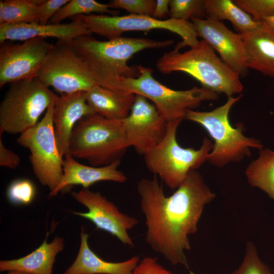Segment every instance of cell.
I'll return each instance as SVG.
<instances>
[{
    "mask_svg": "<svg viewBox=\"0 0 274 274\" xmlns=\"http://www.w3.org/2000/svg\"><path fill=\"white\" fill-rule=\"evenodd\" d=\"M169 196L155 177L137 184L141 208L146 218V241L172 264L190 270L184 251L190 249L188 236L197 229L204 206L215 197L201 175L191 170Z\"/></svg>",
    "mask_w": 274,
    "mask_h": 274,
    "instance_id": "1",
    "label": "cell"
},
{
    "mask_svg": "<svg viewBox=\"0 0 274 274\" xmlns=\"http://www.w3.org/2000/svg\"><path fill=\"white\" fill-rule=\"evenodd\" d=\"M91 35L79 37L68 43L86 59L96 84L121 95L129 94L124 90L122 80L136 78L139 75L137 65L127 64L135 53L147 49L166 48L174 43L170 40L156 41L122 36L101 41Z\"/></svg>",
    "mask_w": 274,
    "mask_h": 274,
    "instance_id": "2",
    "label": "cell"
},
{
    "mask_svg": "<svg viewBox=\"0 0 274 274\" xmlns=\"http://www.w3.org/2000/svg\"><path fill=\"white\" fill-rule=\"evenodd\" d=\"M156 67L164 74L183 72L202 85L228 97L241 93L244 86L240 77L226 65L203 40L189 50L180 52L173 50L163 54L157 61Z\"/></svg>",
    "mask_w": 274,
    "mask_h": 274,
    "instance_id": "3",
    "label": "cell"
},
{
    "mask_svg": "<svg viewBox=\"0 0 274 274\" xmlns=\"http://www.w3.org/2000/svg\"><path fill=\"white\" fill-rule=\"evenodd\" d=\"M130 147L122 120L105 118L96 113L76 124L69 142V154L86 160L91 166H103L121 160Z\"/></svg>",
    "mask_w": 274,
    "mask_h": 274,
    "instance_id": "4",
    "label": "cell"
},
{
    "mask_svg": "<svg viewBox=\"0 0 274 274\" xmlns=\"http://www.w3.org/2000/svg\"><path fill=\"white\" fill-rule=\"evenodd\" d=\"M242 95L228 97L223 105L209 112L188 110L185 119L203 127L214 141L213 148L208 155L207 161L217 166H223L230 162L238 161L251 155L250 148L261 149L260 142L245 136L242 127H233L229 120L232 107Z\"/></svg>",
    "mask_w": 274,
    "mask_h": 274,
    "instance_id": "5",
    "label": "cell"
},
{
    "mask_svg": "<svg viewBox=\"0 0 274 274\" xmlns=\"http://www.w3.org/2000/svg\"><path fill=\"white\" fill-rule=\"evenodd\" d=\"M58 96L37 77L10 84L0 104V134H22L39 122Z\"/></svg>",
    "mask_w": 274,
    "mask_h": 274,
    "instance_id": "6",
    "label": "cell"
},
{
    "mask_svg": "<svg viewBox=\"0 0 274 274\" xmlns=\"http://www.w3.org/2000/svg\"><path fill=\"white\" fill-rule=\"evenodd\" d=\"M182 120L167 123L165 136L156 146L145 154L148 170L158 176L169 188H177L192 170L199 168L206 160L213 145L205 138L200 148H185L176 139L178 126Z\"/></svg>",
    "mask_w": 274,
    "mask_h": 274,
    "instance_id": "7",
    "label": "cell"
},
{
    "mask_svg": "<svg viewBox=\"0 0 274 274\" xmlns=\"http://www.w3.org/2000/svg\"><path fill=\"white\" fill-rule=\"evenodd\" d=\"M136 78H123L121 84L129 94H139L150 100L161 116L168 123L185 119L188 110L199 107L204 101L215 100L218 94L203 87L176 90L157 81L149 67L137 65Z\"/></svg>",
    "mask_w": 274,
    "mask_h": 274,
    "instance_id": "8",
    "label": "cell"
},
{
    "mask_svg": "<svg viewBox=\"0 0 274 274\" xmlns=\"http://www.w3.org/2000/svg\"><path fill=\"white\" fill-rule=\"evenodd\" d=\"M87 29L90 33L106 38L108 40L122 37V34L131 31H149L164 29L179 35L182 41L174 49L179 51L186 46H196L199 41L191 21L173 18L158 20L153 17L129 14L123 16H108L104 14L77 15L70 18Z\"/></svg>",
    "mask_w": 274,
    "mask_h": 274,
    "instance_id": "9",
    "label": "cell"
},
{
    "mask_svg": "<svg viewBox=\"0 0 274 274\" xmlns=\"http://www.w3.org/2000/svg\"><path fill=\"white\" fill-rule=\"evenodd\" d=\"M36 77L60 95L86 92L96 84L83 56L69 43L60 41L53 45Z\"/></svg>",
    "mask_w": 274,
    "mask_h": 274,
    "instance_id": "10",
    "label": "cell"
},
{
    "mask_svg": "<svg viewBox=\"0 0 274 274\" xmlns=\"http://www.w3.org/2000/svg\"><path fill=\"white\" fill-rule=\"evenodd\" d=\"M54 103L49 107L36 125L20 134L16 140L29 150L34 174L50 192L57 187L63 176V157L57 147L53 126Z\"/></svg>",
    "mask_w": 274,
    "mask_h": 274,
    "instance_id": "11",
    "label": "cell"
},
{
    "mask_svg": "<svg viewBox=\"0 0 274 274\" xmlns=\"http://www.w3.org/2000/svg\"><path fill=\"white\" fill-rule=\"evenodd\" d=\"M54 44L36 38L21 43L6 41L0 46V87L36 77Z\"/></svg>",
    "mask_w": 274,
    "mask_h": 274,
    "instance_id": "12",
    "label": "cell"
},
{
    "mask_svg": "<svg viewBox=\"0 0 274 274\" xmlns=\"http://www.w3.org/2000/svg\"><path fill=\"white\" fill-rule=\"evenodd\" d=\"M72 196L86 207L87 212H72L92 222L98 229L116 237L124 245L133 248L134 243L128 231L139 223L137 219L120 212L118 208L99 192L88 188L72 191Z\"/></svg>",
    "mask_w": 274,
    "mask_h": 274,
    "instance_id": "13",
    "label": "cell"
},
{
    "mask_svg": "<svg viewBox=\"0 0 274 274\" xmlns=\"http://www.w3.org/2000/svg\"><path fill=\"white\" fill-rule=\"evenodd\" d=\"M122 122L130 146L143 155L161 141L167 126L154 104L139 94H135L130 113Z\"/></svg>",
    "mask_w": 274,
    "mask_h": 274,
    "instance_id": "14",
    "label": "cell"
},
{
    "mask_svg": "<svg viewBox=\"0 0 274 274\" xmlns=\"http://www.w3.org/2000/svg\"><path fill=\"white\" fill-rule=\"evenodd\" d=\"M198 37L216 51L222 60L240 78L247 75L248 57L240 33H235L221 21L209 18H192Z\"/></svg>",
    "mask_w": 274,
    "mask_h": 274,
    "instance_id": "15",
    "label": "cell"
},
{
    "mask_svg": "<svg viewBox=\"0 0 274 274\" xmlns=\"http://www.w3.org/2000/svg\"><path fill=\"white\" fill-rule=\"evenodd\" d=\"M86 92L61 94L54 103V133L58 150L63 158L70 155L69 142L76 124L84 117L95 113L87 102Z\"/></svg>",
    "mask_w": 274,
    "mask_h": 274,
    "instance_id": "16",
    "label": "cell"
},
{
    "mask_svg": "<svg viewBox=\"0 0 274 274\" xmlns=\"http://www.w3.org/2000/svg\"><path fill=\"white\" fill-rule=\"evenodd\" d=\"M121 160L116 161L103 166H88L81 164L70 155L64 157L62 162L63 176L57 187L50 192V197L56 196L59 192L74 185H80L88 188L102 181H111L123 183L127 178L118 169Z\"/></svg>",
    "mask_w": 274,
    "mask_h": 274,
    "instance_id": "17",
    "label": "cell"
},
{
    "mask_svg": "<svg viewBox=\"0 0 274 274\" xmlns=\"http://www.w3.org/2000/svg\"><path fill=\"white\" fill-rule=\"evenodd\" d=\"M91 33L81 25L72 21L68 23L47 24L14 23L0 24V43L24 41L36 38H54L58 41L71 42Z\"/></svg>",
    "mask_w": 274,
    "mask_h": 274,
    "instance_id": "18",
    "label": "cell"
},
{
    "mask_svg": "<svg viewBox=\"0 0 274 274\" xmlns=\"http://www.w3.org/2000/svg\"><path fill=\"white\" fill-rule=\"evenodd\" d=\"M88 237L89 235L85 232L82 227L77 257L63 274H133L140 261L138 256H134L122 262L106 261L90 249L88 243Z\"/></svg>",
    "mask_w": 274,
    "mask_h": 274,
    "instance_id": "19",
    "label": "cell"
},
{
    "mask_svg": "<svg viewBox=\"0 0 274 274\" xmlns=\"http://www.w3.org/2000/svg\"><path fill=\"white\" fill-rule=\"evenodd\" d=\"M258 22L257 27L241 34L248 57V66L274 78V29Z\"/></svg>",
    "mask_w": 274,
    "mask_h": 274,
    "instance_id": "20",
    "label": "cell"
},
{
    "mask_svg": "<svg viewBox=\"0 0 274 274\" xmlns=\"http://www.w3.org/2000/svg\"><path fill=\"white\" fill-rule=\"evenodd\" d=\"M49 233L42 244L35 251L23 257L1 260L0 271H19L30 274H52L57 254L64 248V239L56 237L47 242Z\"/></svg>",
    "mask_w": 274,
    "mask_h": 274,
    "instance_id": "21",
    "label": "cell"
},
{
    "mask_svg": "<svg viewBox=\"0 0 274 274\" xmlns=\"http://www.w3.org/2000/svg\"><path fill=\"white\" fill-rule=\"evenodd\" d=\"M135 94L121 95L97 84L86 92V100L94 112L108 119L123 120L130 113Z\"/></svg>",
    "mask_w": 274,
    "mask_h": 274,
    "instance_id": "22",
    "label": "cell"
},
{
    "mask_svg": "<svg viewBox=\"0 0 274 274\" xmlns=\"http://www.w3.org/2000/svg\"><path fill=\"white\" fill-rule=\"evenodd\" d=\"M206 18L230 22L238 33L249 31L259 24L231 0H204Z\"/></svg>",
    "mask_w": 274,
    "mask_h": 274,
    "instance_id": "23",
    "label": "cell"
},
{
    "mask_svg": "<svg viewBox=\"0 0 274 274\" xmlns=\"http://www.w3.org/2000/svg\"><path fill=\"white\" fill-rule=\"evenodd\" d=\"M249 183L265 192L274 200V151L260 149L259 157L246 170Z\"/></svg>",
    "mask_w": 274,
    "mask_h": 274,
    "instance_id": "24",
    "label": "cell"
},
{
    "mask_svg": "<svg viewBox=\"0 0 274 274\" xmlns=\"http://www.w3.org/2000/svg\"><path fill=\"white\" fill-rule=\"evenodd\" d=\"M41 0L0 1V24L38 23V6Z\"/></svg>",
    "mask_w": 274,
    "mask_h": 274,
    "instance_id": "25",
    "label": "cell"
},
{
    "mask_svg": "<svg viewBox=\"0 0 274 274\" xmlns=\"http://www.w3.org/2000/svg\"><path fill=\"white\" fill-rule=\"evenodd\" d=\"M114 11L110 10L108 4L100 3L94 0H71L62 6L50 20L51 24H59L67 18L89 15L93 13H111Z\"/></svg>",
    "mask_w": 274,
    "mask_h": 274,
    "instance_id": "26",
    "label": "cell"
},
{
    "mask_svg": "<svg viewBox=\"0 0 274 274\" xmlns=\"http://www.w3.org/2000/svg\"><path fill=\"white\" fill-rule=\"evenodd\" d=\"M170 18L188 20L206 18L204 0H170Z\"/></svg>",
    "mask_w": 274,
    "mask_h": 274,
    "instance_id": "27",
    "label": "cell"
},
{
    "mask_svg": "<svg viewBox=\"0 0 274 274\" xmlns=\"http://www.w3.org/2000/svg\"><path fill=\"white\" fill-rule=\"evenodd\" d=\"M36 193V187L29 180L19 179L12 181L7 190L9 201L15 205H27L33 200Z\"/></svg>",
    "mask_w": 274,
    "mask_h": 274,
    "instance_id": "28",
    "label": "cell"
},
{
    "mask_svg": "<svg viewBox=\"0 0 274 274\" xmlns=\"http://www.w3.org/2000/svg\"><path fill=\"white\" fill-rule=\"evenodd\" d=\"M232 274H273V273L260 259L254 245L252 243H248L243 261Z\"/></svg>",
    "mask_w": 274,
    "mask_h": 274,
    "instance_id": "29",
    "label": "cell"
},
{
    "mask_svg": "<svg viewBox=\"0 0 274 274\" xmlns=\"http://www.w3.org/2000/svg\"><path fill=\"white\" fill-rule=\"evenodd\" d=\"M234 3L256 21L274 14V0H233Z\"/></svg>",
    "mask_w": 274,
    "mask_h": 274,
    "instance_id": "30",
    "label": "cell"
},
{
    "mask_svg": "<svg viewBox=\"0 0 274 274\" xmlns=\"http://www.w3.org/2000/svg\"><path fill=\"white\" fill-rule=\"evenodd\" d=\"M156 1L154 0H111L110 8L124 9L131 14L153 17Z\"/></svg>",
    "mask_w": 274,
    "mask_h": 274,
    "instance_id": "31",
    "label": "cell"
},
{
    "mask_svg": "<svg viewBox=\"0 0 274 274\" xmlns=\"http://www.w3.org/2000/svg\"><path fill=\"white\" fill-rule=\"evenodd\" d=\"M68 0H41L38 6L39 23L42 25L48 24L56 12Z\"/></svg>",
    "mask_w": 274,
    "mask_h": 274,
    "instance_id": "32",
    "label": "cell"
},
{
    "mask_svg": "<svg viewBox=\"0 0 274 274\" xmlns=\"http://www.w3.org/2000/svg\"><path fill=\"white\" fill-rule=\"evenodd\" d=\"M133 274H175L160 264L155 257L146 256L141 260Z\"/></svg>",
    "mask_w": 274,
    "mask_h": 274,
    "instance_id": "33",
    "label": "cell"
},
{
    "mask_svg": "<svg viewBox=\"0 0 274 274\" xmlns=\"http://www.w3.org/2000/svg\"><path fill=\"white\" fill-rule=\"evenodd\" d=\"M20 162L19 156L5 146L0 134V166L15 169L18 166Z\"/></svg>",
    "mask_w": 274,
    "mask_h": 274,
    "instance_id": "34",
    "label": "cell"
},
{
    "mask_svg": "<svg viewBox=\"0 0 274 274\" xmlns=\"http://www.w3.org/2000/svg\"><path fill=\"white\" fill-rule=\"evenodd\" d=\"M170 0L156 1L153 17L158 20H165L169 14Z\"/></svg>",
    "mask_w": 274,
    "mask_h": 274,
    "instance_id": "35",
    "label": "cell"
},
{
    "mask_svg": "<svg viewBox=\"0 0 274 274\" xmlns=\"http://www.w3.org/2000/svg\"><path fill=\"white\" fill-rule=\"evenodd\" d=\"M259 21L264 23L268 26L274 29V14L269 17L266 18Z\"/></svg>",
    "mask_w": 274,
    "mask_h": 274,
    "instance_id": "36",
    "label": "cell"
},
{
    "mask_svg": "<svg viewBox=\"0 0 274 274\" xmlns=\"http://www.w3.org/2000/svg\"><path fill=\"white\" fill-rule=\"evenodd\" d=\"M7 274H30L26 273L24 272L19 271H9L8 272Z\"/></svg>",
    "mask_w": 274,
    "mask_h": 274,
    "instance_id": "37",
    "label": "cell"
}]
</instances>
